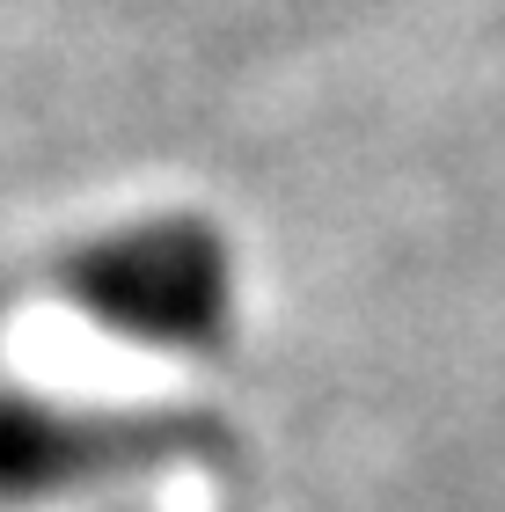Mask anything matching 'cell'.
Returning a JSON list of instances; mask_svg holds the SVG:
<instances>
[{"label": "cell", "mask_w": 505, "mask_h": 512, "mask_svg": "<svg viewBox=\"0 0 505 512\" xmlns=\"http://www.w3.org/2000/svg\"><path fill=\"white\" fill-rule=\"evenodd\" d=\"M66 300L140 352H205L235 322V249L205 220H132L66 264Z\"/></svg>", "instance_id": "obj_1"}, {"label": "cell", "mask_w": 505, "mask_h": 512, "mask_svg": "<svg viewBox=\"0 0 505 512\" xmlns=\"http://www.w3.org/2000/svg\"><path fill=\"white\" fill-rule=\"evenodd\" d=\"M169 469L154 417L59 395H0V512H96Z\"/></svg>", "instance_id": "obj_2"}]
</instances>
